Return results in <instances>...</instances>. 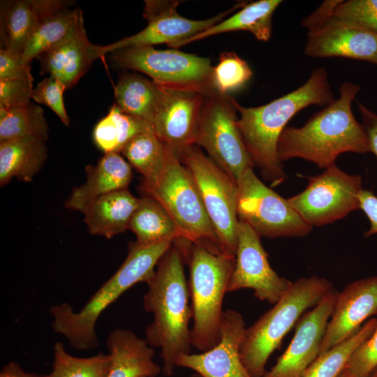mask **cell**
Listing matches in <instances>:
<instances>
[{"mask_svg": "<svg viewBox=\"0 0 377 377\" xmlns=\"http://www.w3.org/2000/svg\"><path fill=\"white\" fill-rule=\"evenodd\" d=\"M377 318L369 319L352 337L318 356L303 377H339L353 351L374 332Z\"/></svg>", "mask_w": 377, "mask_h": 377, "instance_id": "33", "label": "cell"}, {"mask_svg": "<svg viewBox=\"0 0 377 377\" xmlns=\"http://www.w3.org/2000/svg\"><path fill=\"white\" fill-rule=\"evenodd\" d=\"M252 71L246 61L234 52H222L214 67L213 83L215 90L226 94L243 87L251 79Z\"/></svg>", "mask_w": 377, "mask_h": 377, "instance_id": "35", "label": "cell"}, {"mask_svg": "<svg viewBox=\"0 0 377 377\" xmlns=\"http://www.w3.org/2000/svg\"><path fill=\"white\" fill-rule=\"evenodd\" d=\"M69 0H12L0 3L1 48L22 54L30 36L48 15L70 8Z\"/></svg>", "mask_w": 377, "mask_h": 377, "instance_id": "21", "label": "cell"}, {"mask_svg": "<svg viewBox=\"0 0 377 377\" xmlns=\"http://www.w3.org/2000/svg\"><path fill=\"white\" fill-rule=\"evenodd\" d=\"M47 377H48V376H47Z\"/></svg>", "mask_w": 377, "mask_h": 377, "instance_id": "48", "label": "cell"}, {"mask_svg": "<svg viewBox=\"0 0 377 377\" xmlns=\"http://www.w3.org/2000/svg\"><path fill=\"white\" fill-rule=\"evenodd\" d=\"M177 154L197 185L221 253L235 257L239 223L237 182L196 145L187 146Z\"/></svg>", "mask_w": 377, "mask_h": 377, "instance_id": "8", "label": "cell"}, {"mask_svg": "<svg viewBox=\"0 0 377 377\" xmlns=\"http://www.w3.org/2000/svg\"><path fill=\"white\" fill-rule=\"evenodd\" d=\"M189 266L188 289L192 310V347L207 351L221 339L225 294L228 293L235 257L213 253L187 241L182 243Z\"/></svg>", "mask_w": 377, "mask_h": 377, "instance_id": "5", "label": "cell"}, {"mask_svg": "<svg viewBox=\"0 0 377 377\" xmlns=\"http://www.w3.org/2000/svg\"><path fill=\"white\" fill-rule=\"evenodd\" d=\"M85 183L73 189L65 207L82 213L97 198L128 188L132 179L130 164L120 153H105L96 165L86 166Z\"/></svg>", "mask_w": 377, "mask_h": 377, "instance_id": "22", "label": "cell"}, {"mask_svg": "<svg viewBox=\"0 0 377 377\" xmlns=\"http://www.w3.org/2000/svg\"><path fill=\"white\" fill-rule=\"evenodd\" d=\"M341 1V0L325 1L313 13L302 20V26L306 28L308 30L318 25L334 14L335 8Z\"/></svg>", "mask_w": 377, "mask_h": 377, "instance_id": "43", "label": "cell"}, {"mask_svg": "<svg viewBox=\"0 0 377 377\" xmlns=\"http://www.w3.org/2000/svg\"><path fill=\"white\" fill-rule=\"evenodd\" d=\"M237 215L260 237H302L313 229L283 198L256 176L253 168L238 181Z\"/></svg>", "mask_w": 377, "mask_h": 377, "instance_id": "11", "label": "cell"}, {"mask_svg": "<svg viewBox=\"0 0 377 377\" xmlns=\"http://www.w3.org/2000/svg\"><path fill=\"white\" fill-rule=\"evenodd\" d=\"M358 108L362 118V125L365 131L369 152L377 158V114L358 103Z\"/></svg>", "mask_w": 377, "mask_h": 377, "instance_id": "42", "label": "cell"}, {"mask_svg": "<svg viewBox=\"0 0 377 377\" xmlns=\"http://www.w3.org/2000/svg\"><path fill=\"white\" fill-rule=\"evenodd\" d=\"M181 1L176 0H145L143 17L147 25L138 33L108 45H99L102 57L114 51L165 43L170 47L218 24L243 3L211 18L195 20L186 18L177 12Z\"/></svg>", "mask_w": 377, "mask_h": 377, "instance_id": "13", "label": "cell"}, {"mask_svg": "<svg viewBox=\"0 0 377 377\" xmlns=\"http://www.w3.org/2000/svg\"><path fill=\"white\" fill-rule=\"evenodd\" d=\"M31 70L22 54L0 49V80L34 79Z\"/></svg>", "mask_w": 377, "mask_h": 377, "instance_id": "40", "label": "cell"}, {"mask_svg": "<svg viewBox=\"0 0 377 377\" xmlns=\"http://www.w3.org/2000/svg\"><path fill=\"white\" fill-rule=\"evenodd\" d=\"M236 101L216 91L205 95L195 145L235 182L254 163L237 126Z\"/></svg>", "mask_w": 377, "mask_h": 377, "instance_id": "10", "label": "cell"}, {"mask_svg": "<svg viewBox=\"0 0 377 377\" xmlns=\"http://www.w3.org/2000/svg\"><path fill=\"white\" fill-rule=\"evenodd\" d=\"M111 364L109 353L77 357L66 350L61 342L53 346L52 370L48 377H108Z\"/></svg>", "mask_w": 377, "mask_h": 377, "instance_id": "34", "label": "cell"}, {"mask_svg": "<svg viewBox=\"0 0 377 377\" xmlns=\"http://www.w3.org/2000/svg\"><path fill=\"white\" fill-rule=\"evenodd\" d=\"M292 282L272 268L260 237L247 223L239 221L235 263L228 293L249 288L258 300L274 304Z\"/></svg>", "mask_w": 377, "mask_h": 377, "instance_id": "14", "label": "cell"}, {"mask_svg": "<svg viewBox=\"0 0 377 377\" xmlns=\"http://www.w3.org/2000/svg\"><path fill=\"white\" fill-rule=\"evenodd\" d=\"M339 377H354V376L350 375L349 374H348L347 372H346V371H343L339 375Z\"/></svg>", "mask_w": 377, "mask_h": 377, "instance_id": "45", "label": "cell"}, {"mask_svg": "<svg viewBox=\"0 0 377 377\" xmlns=\"http://www.w3.org/2000/svg\"><path fill=\"white\" fill-rule=\"evenodd\" d=\"M334 100L327 71L317 68L302 86L265 105L246 108L235 102L240 114L237 124L244 143L254 165L272 186L287 178L278 156L277 143L288 122L309 105L325 107Z\"/></svg>", "mask_w": 377, "mask_h": 377, "instance_id": "2", "label": "cell"}, {"mask_svg": "<svg viewBox=\"0 0 377 377\" xmlns=\"http://www.w3.org/2000/svg\"><path fill=\"white\" fill-rule=\"evenodd\" d=\"M110 59L117 66L148 75L158 85L205 95L216 91L211 60L172 48L153 46L114 51Z\"/></svg>", "mask_w": 377, "mask_h": 377, "instance_id": "9", "label": "cell"}, {"mask_svg": "<svg viewBox=\"0 0 377 377\" xmlns=\"http://www.w3.org/2000/svg\"><path fill=\"white\" fill-rule=\"evenodd\" d=\"M172 243V240L151 245L131 242L124 263L80 311H75L68 303L50 308L52 330L64 336L75 349L87 350L97 348L99 340L96 325L101 313L132 286L138 283H147L154 274L159 260Z\"/></svg>", "mask_w": 377, "mask_h": 377, "instance_id": "4", "label": "cell"}, {"mask_svg": "<svg viewBox=\"0 0 377 377\" xmlns=\"http://www.w3.org/2000/svg\"><path fill=\"white\" fill-rule=\"evenodd\" d=\"M99 57V45L89 41L82 17L63 40L36 59L40 63L41 73L55 77L68 89L77 84Z\"/></svg>", "mask_w": 377, "mask_h": 377, "instance_id": "20", "label": "cell"}, {"mask_svg": "<svg viewBox=\"0 0 377 377\" xmlns=\"http://www.w3.org/2000/svg\"><path fill=\"white\" fill-rule=\"evenodd\" d=\"M338 292L332 289L296 323L295 334L275 365L262 377H303L318 357Z\"/></svg>", "mask_w": 377, "mask_h": 377, "instance_id": "15", "label": "cell"}, {"mask_svg": "<svg viewBox=\"0 0 377 377\" xmlns=\"http://www.w3.org/2000/svg\"><path fill=\"white\" fill-rule=\"evenodd\" d=\"M0 377H47V376L25 371L17 362H10L1 369Z\"/></svg>", "mask_w": 377, "mask_h": 377, "instance_id": "44", "label": "cell"}, {"mask_svg": "<svg viewBox=\"0 0 377 377\" xmlns=\"http://www.w3.org/2000/svg\"><path fill=\"white\" fill-rule=\"evenodd\" d=\"M360 85L344 82L339 96L311 116L301 127L286 126L277 143L281 162L300 158L325 169L341 154L369 152L367 138L361 123L354 117L352 103Z\"/></svg>", "mask_w": 377, "mask_h": 377, "instance_id": "3", "label": "cell"}, {"mask_svg": "<svg viewBox=\"0 0 377 377\" xmlns=\"http://www.w3.org/2000/svg\"><path fill=\"white\" fill-rule=\"evenodd\" d=\"M246 329L240 313L232 309L223 311L219 342L207 351L182 355L176 367L190 369L201 377H252L240 355Z\"/></svg>", "mask_w": 377, "mask_h": 377, "instance_id": "16", "label": "cell"}, {"mask_svg": "<svg viewBox=\"0 0 377 377\" xmlns=\"http://www.w3.org/2000/svg\"><path fill=\"white\" fill-rule=\"evenodd\" d=\"M34 79L0 80V110L24 106L31 103Z\"/></svg>", "mask_w": 377, "mask_h": 377, "instance_id": "39", "label": "cell"}, {"mask_svg": "<svg viewBox=\"0 0 377 377\" xmlns=\"http://www.w3.org/2000/svg\"><path fill=\"white\" fill-rule=\"evenodd\" d=\"M369 377H377V367L371 373Z\"/></svg>", "mask_w": 377, "mask_h": 377, "instance_id": "46", "label": "cell"}, {"mask_svg": "<svg viewBox=\"0 0 377 377\" xmlns=\"http://www.w3.org/2000/svg\"><path fill=\"white\" fill-rule=\"evenodd\" d=\"M120 153L142 176V187L152 186L157 183L165 166L167 145L154 131L135 135Z\"/></svg>", "mask_w": 377, "mask_h": 377, "instance_id": "28", "label": "cell"}, {"mask_svg": "<svg viewBox=\"0 0 377 377\" xmlns=\"http://www.w3.org/2000/svg\"><path fill=\"white\" fill-rule=\"evenodd\" d=\"M185 263L183 249L175 240L146 283L147 290L143 296V308L153 316L145 339L152 348L161 349L162 370L166 376L172 375L178 358L190 354L192 347V310Z\"/></svg>", "mask_w": 377, "mask_h": 377, "instance_id": "1", "label": "cell"}, {"mask_svg": "<svg viewBox=\"0 0 377 377\" xmlns=\"http://www.w3.org/2000/svg\"><path fill=\"white\" fill-rule=\"evenodd\" d=\"M304 53L315 58L338 57L377 65V35L333 14L308 29Z\"/></svg>", "mask_w": 377, "mask_h": 377, "instance_id": "17", "label": "cell"}, {"mask_svg": "<svg viewBox=\"0 0 377 377\" xmlns=\"http://www.w3.org/2000/svg\"><path fill=\"white\" fill-rule=\"evenodd\" d=\"M334 287L317 276L292 282L274 306L246 329L240 348L242 363L252 377H262L271 354L302 316L313 308Z\"/></svg>", "mask_w": 377, "mask_h": 377, "instance_id": "6", "label": "cell"}, {"mask_svg": "<svg viewBox=\"0 0 377 377\" xmlns=\"http://www.w3.org/2000/svg\"><path fill=\"white\" fill-rule=\"evenodd\" d=\"M106 346L111 356L108 377H156L161 372L153 360L154 348L130 330H112Z\"/></svg>", "mask_w": 377, "mask_h": 377, "instance_id": "23", "label": "cell"}, {"mask_svg": "<svg viewBox=\"0 0 377 377\" xmlns=\"http://www.w3.org/2000/svg\"><path fill=\"white\" fill-rule=\"evenodd\" d=\"M114 96L123 112L152 125L161 98L158 84L136 73H124L114 87Z\"/></svg>", "mask_w": 377, "mask_h": 377, "instance_id": "27", "label": "cell"}, {"mask_svg": "<svg viewBox=\"0 0 377 377\" xmlns=\"http://www.w3.org/2000/svg\"><path fill=\"white\" fill-rule=\"evenodd\" d=\"M377 367V325L350 355L344 371L354 377H369Z\"/></svg>", "mask_w": 377, "mask_h": 377, "instance_id": "38", "label": "cell"}, {"mask_svg": "<svg viewBox=\"0 0 377 377\" xmlns=\"http://www.w3.org/2000/svg\"><path fill=\"white\" fill-rule=\"evenodd\" d=\"M191 377H201V376L200 375H198V374L194 373L193 374L191 375Z\"/></svg>", "mask_w": 377, "mask_h": 377, "instance_id": "47", "label": "cell"}, {"mask_svg": "<svg viewBox=\"0 0 377 377\" xmlns=\"http://www.w3.org/2000/svg\"><path fill=\"white\" fill-rule=\"evenodd\" d=\"M377 314V276L348 283L338 293L319 355L355 334Z\"/></svg>", "mask_w": 377, "mask_h": 377, "instance_id": "18", "label": "cell"}, {"mask_svg": "<svg viewBox=\"0 0 377 377\" xmlns=\"http://www.w3.org/2000/svg\"><path fill=\"white\" fill-rule=\"evenodd\" d=\"M70 8L52 13L38 25L22 54L26 62L31 64L34 59L63 40L83 17L80 9Z\"/></svg>", "mask_w": 377, "mask_h": 377, "instance_id": "31", "label": "cell"}, {"mask_svg": "<svg viewBox=\"0 0 377 377\" xmlns=\"http://www.w3.org/2000/svg\"><path fill=\"white\" fill-rule=\"evenodd\" d=\"M65 86L55 77L49 75L39 82L33 89L31 98L36 103L47 106L68 126L70 119L64 102Z\"/></svg>", "mask_w": 377, "mask_h": 377, "instance_id": "37", "label": "cell"}, {"mask_svg": "<svg viewBox=\"0 0 377 377\" xmlns=\"http://www.w3.org/2000/svg\"><path fill=\"white\" fill-rule=\"evenodd\" d=\"M140 198L128 188L104 195L94 200L83 213L89 232L110 239L124 232L135 212Z\"/></svg>", "mask_w": 377, "mask_h": 377, "instance_id": "24", "label": "cell"}, {"mask_svg": "<svg viewBox=\"0 0 377 377\" xmlns=\"http://www.w3.org/2000/svg\"><path fill=\"white\" fill-rule=\"evenodd\" d=\"M360 209L369 221V228L364 237H369L377 234V196L369 190L362 189L359 195Z\"/></svg>", "mask_w": 377, "mask_h": 377, "instance_id": "41", "label": "cell"}, {"mask_svg": "<svg viewBox=\"0 0 377 377\" xmlns=\"http://www.w3.org/2000/svg\"><path fill=\"white\" fill-rule=\"evenodd\" d=\"M281 3V0H259L244 3L237 13L175 45L172 48L177 49L213 35L235 31H247L258 40L268 41L272 34L273 14Z\"/></svg>", "mask_w": 377, "mask_h": 377, "instance_id": "25", "label": "cell"}, {"mask_svg": "<svg viewBox=\"0 0 377 377\" xmlns=\"http://www.w3.org/2000/svg\"><path fill=\"white\" fill-rule=\"evenodd\" d=\"M161 98L152 126L155 133L176 154L195 145L205 95L161 85Z\"/></svg>", "mask_w": 377, "mask_h": 377, "instance_id": "19", "label": "cell"}, {"mask_svg": "<svg viewBox=\"0 0 377 377\" xmlns=\"http://www.w3.org/2000/svg\"><path fill=\"white\" fill-rule=\"evenodd\" d=\"M140 188L144 195L154 198L163 206L174 223L178 239L221 253L197 185L179 156L168 146L165 166L160 179L155 185Z\"/></svg>", "mask_w": 377, "mask_h": 377, "instance_id": "7", "label": "cell"}, {"mask_svg": "<svg viewBox=\"0 0 377 377\" xmlns=\"http://www.w3.org/2000/svg\"><path fill=\"white\" fill-rule=\"evenodd\" d=\"M316 176L307 177L306 188L288 198L291 206L311 227H321L360 209L362 179L350 175L336 163Z\"/></svg>", "mask_w": 377, "mask_h": 377, "instance_id": "12", "label": "cell"}, {"mask_svg": "<svg viewBox=\"0 0 377 377\" xmlns=\"http://www.w3.org/2000/svg\"><path fill=\"white\" fill-rule=\"evenodd\" d=\"M49 126L43 110L32 103L0 110V142L34 138L46 142Z\"/></svg>", "mask_w": 377, "mask_h": 377, "instance_id": "32", "label": "cell"}, {"mask_svg": "<svg viewBox=\"0 0 377 377\" xmlns=\"http://www.w3.org/2000/svg\"><path fill=\"white\" fill-rule=\"evenodd\" d=\"M334 16L377 35V0H341Z\"/></svg>", "mask_w": 377, "mask_h": 377, "instance_id": "36", "label": "cell"}, {"mask_svg": "<svg viewBox=\"0 0 377 377\" xmlns=\"http://www.w3.org/2000/svg\"><path fill=\"white\" fill-rule=\"evenodd\" d=\"M151 131L154 128L151 124L123 112L114 103L94 128L93 140L105 154L120 153L133 137Z\"/></svg>", "mask_w": 377, "mask_h": 377, "instance_id": "29", "label": "cell"}, {"mask_svg": "<svg viewBox=\"0 0 377 377\" xmlns=\"http://www.w3.org/2000/svg\"><path fill=\"white\" fill-rule=\"evenodd\" d=\"M47 156L45 142L23 138L0 142V184L13 178L31 182L40 170Z\"/></svg>", "mask_w": 377, "mask_h": 377, "instance_id": "26", "label": "cell"}, {"mask_svg": "<svg viewBox=\"0 0 377 377\" xmlns=\"http://www.w3.org/2000/svg\"><path fill=\"white\" fill-rule=\"evenodd\" d=\"M128 229L136 236V242L151 245L178 239L174 223L163 206L148 195L140 198L131 219Z\"/></svg>", "mask_w": 377, "mask_h": 377, "instance_id": "30", "label": "cell"}]
</instances>
